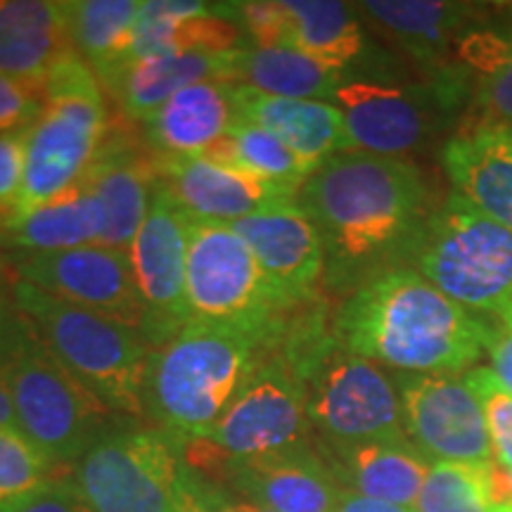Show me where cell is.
Here are the masks:
<instances>
[{
    "mask_svg": "<svg viewBox=\"0 0 512 512\" xmlns=\"http://www.w3.org/2000/svg\"><path fill=\"white\" fill-rule=\"evenodd\" d=\"M299 207L316 223L332 283L361 285L411 256L430 216L420 169L403 157L339 152L306 178Z\"/></svg>",
    "mask_w": 512,
    "mask_h": 512,
    "instance_id": "1",
    "label": "cell"
},
{
    "mask_svg": "<svg viewBox=\"0 0 512 512\" xmlns=\"http://www.w3.org/2000/svg\"><path fill=\"white\" fill-rule=\"evenodd\" d=\"M489 328L411 266L358 285L335 320L344 349L408 375H458L482 356Z\"/></svg>",
    "mask_w": 512,
    "mask_h": 512,
    "instance_id": "2",
    "label": "cell"
},
{
    "mask_svg": "<svg viewBox=\"0 0 512 512\" xmlns=\"http://www.w3.org/2000/svg\"><path fill=\"white\" fill-rule=\"evenodd\" d=\"M268 354L273 351L247 332L190 320L147 358L145 418L183 444L207 439Z\"/></svg>",
    "mask_w": 512,
    "mask_h": 512,
    "instance_id": "3",
    "label": "cell"
},
{
    "mask_svg": "<svg viewBox=\"0 0 512 512\" xmlns=\"http://www.w3.org/2000/svg\"><path fill=\"white\" fill-rule=\"evenodd\" d=\"M0 375L17 430L60 470L74 465L112 422L110 411L57 361L10 294L0 302Z\"/></svg>",
    "mask_w": 512,
    "mask_h": 512,
    "instance_id": "4",
    "label": "cell"
},
{
    "mask_svg": "<svg viewBox=\"0 0 512 512\" xmlns=\"http://www.w3.org/2000/svg\"><path fill=\"white\" fill-rule=\"evenodd\" d=\"M10 297L57 361L107 411L145 418L143 382L152 347L138 330L62 302L17 278H12Z\"/></svg>",
    "mask_w": 512,
    "mask_h": 512,
    "instance_id": "5",
    "label": "cell"
},
{
    "mask_svg": "<svg viewBox=\"0 0 512 512\" xmlns=\"http://www.w3.org/2000/svg\"><path fill=\"white\" fill-rule=\"evenodd\" d=\"M200 479L183 441L126 420L110 422L72 465L91 512H183Z\"/></svg>",
    "mask_w": 512,
    "mask_h": 512,
    "instance_id": "6",
    "label": "cell"
},
{
    "mask_svg": "<svg viewBox=\"0 0 512 512\" xmlns=\"http://www.w3.org/2000/svg\"><path fill=\"white\" fill-rule=\"evenodd\" d=\"M38 93L46 105L24 133V188L12 214L79 185L107 136L105 95L98 76L76 50L38 83Z\"/></svg>",
    "mask_w": 512,
    "mask_h": 512,
    "instance_id": "7",
    "label": "cell"
},
{
    "mask_svg": "<svg viewBox=\"0 0 512 512\" xmlns=\"http://www.w3.org/2000/svg\"><path fill=\"white\" fill-rule=\"evenodd\" d=\"M411 259L422 278L467 311L501 316L512 304V230L458 192L430 211Z\"/></svg>",
    "mask_w": 512,
    "mask_h": 512,
    "instance_id": "8",
    "label": "cell"
},
{
    "mask_svg": "<svg viewBox=\"0 0 512 512\" xmlns=\"http://www.w3.org/2000/svg\"><path fill=\"white\" fill-rule=\"evenodd\" d=\"M185 294L192 320L247 332L278 347L287 311L245 240L226 223H190Z\"/></svg>",
    "mask_w": 512,
    "mask_h": 512,
    "instance_id": "9",
    "label": "cell"
},
{
    "mask_svg": "<svg viewBox=\"0 0 512 512\" xmlns=\"http://www.w3.org/2000/svg\"><path fill=\"white\" fill-rule=\"evenodd\" d=\"M306 415L328 444L408 439L396 382L342 344L306 380Z\"/></svg>",
    "mask_w": 512,
    "mask_h": 512,
    "instance_id": "10",
    "label": "cell"
},
{
    "mask_svg": "<svg viewBox=\"0 0 512 512\" xmlns=\"http://www.w3.org/2000/svg\"><path fill=\"white\" fill-rule=\"evenodd\" d=\"M311 434L306 384L283 358L268 354L202 441L223 458L245 460L306 446Z\"/></svg>",
    "mask_w": 512,
    "mask_h": 512,
    "instance_id": "11",
    "label": "cell"
},
{
    "mask_svg": "<svg viewBox=\"0 0 512 512\" xmlns=\"http://www.w3.org/2000/svg\"><path fill=\"white\" fill-rule=\"evenodd\" d=\"M190 223V216L157 176L150 211L128 247L145 313L140 335L152 349L169 342L192 320L185 294Z\"/></svg>",
    "mask_w": 512,
    "mask_h": 512,
    "instance_id": "12",
    "label": "cell"
},
{
    "mask_svg": "<svg viewBox=\"0 0 512 512\" xmlns=\"http://www.w3.org/2000/svg\"><path fill=\"white\" fill-rule=\"evenodd\" d=\"M185 456L197 472H214L216 484L223 479L238 498L273 512H335L344 491L313 441L271 456L230 460L200 439L185 444Z\"/></svg>",
    "mask_w": 512,
    "mask_h": 512,
    "instance_id": "13",
    "label": "cell"
},
{
    "mask_svg": "<svg viewBox=\"0 0 512 512\" xmlns=\"http://www.w3.org/2000/svg\"><path fill=\"white\" fill-rule=\"evenodd\" d=\"M403 430L430 463H494L482 406L465 375H396Z\"/></svg>",
    "mask_w": 512,
    "mask_h": 512,
    "instance_id": "14",
    "label": "cell"
},
{
    "mask_svg": "<svg viewBox=\"0 0 512 512\" xmlns=\"http://www.w3.org/2000/svg\"><path fill=\"white\" fill-rule=\"evenodd\" d=\"M10 264L22 283L138 332L143 328V302L126 249L88 245L64 252L12 254Z\"/></svg>",
    "mask_w": 512,
    "mask_h": 512,
    "instance_id": "15",
    "label": "cell"
},
{
    "mask_svg": "<svg viewBox=\"0 0 512 512\" xmlns=\"http://www.w3.org/2000/svg\"><path fill=\"white\" fill-rule=\"evenodd\" d=\"M259 261L268 285L287 311L313 297L325 271V247L316 223L299 202H285L233 223Z\"/></svg>",
    "mask_w": 512,
    "mask_h": 512,
    "instance_id": "16",
    "label": "cell"
},
{
    "mask_svg": "<svg viewBox=\"0 0 512 512\" xmlns=\"http://www.w3.org/2000/svg\"><path fill=\"white\" fill-rule=\"evenodd\" d=\"M155 166L159 181L192 221L233 226L259 211L297 200V192L261 181L207 155H155Z\"/></svg>",
    "mask_w": 512,
    "mask_h": 512,
    "instance_id": "17",
    "label": "cell"
},
{
    "mask_svg": "<svg viewBox=\"0 0 512 512\" xmlns=\"http://www.w3.org/2000/svg\"><path fill=\"white\" fill-rule=\"evenodd\" d=\"M332 105L344 114L351 150L403 157L430 131L427 105L408 88L375 81H344Z\"/></svg>",
    "mask_w": 512,
    "mask_h": 512,
    "instance_id": "18",
    "label": "cell"
},
{
    "mask_svg": "<svg viewBox=\"0 0 512 512\" xmlns=\"http://www.w3.org/2000/svg\"><path fill=\"white\" fill-rule=\"evenodd\" d=\"M81 183L93 192L105 214L100 245L128 252L152 204L157 183L155 157H147L126 133L105 136Z\"/></svg>",
    "mask_w": 512,
    "mask_h": 512,
    "instance_id": "19",
    "label": "cell"
},
{
    "mask_svg": "<svg viewBox=\"0 0 512 512\" xmlns=\"http://www.w3.org/2000/svg\"><path fill=\"white\" fill-rule=\"evenodd\" d=\"M441 162L453 192L512 230V126L463 128L446 143Z\"/></svg>",
    "mask_w": 512,
    "mask_h": 512,
    "instance_id": "20",
    "label": "cell"
},
{
    "mask_svg": "<svg viewBox=\"0 0 512 512\" xmlns=\"http://www.w3.org/2000/svg\"><path fill=\"white\" fill-rule=\"evenodd\" d=\"M313 444L344 491L403 508H415L432 465L408 439L366 444H328L316 439Z\"/></svg>",
    "mask_w": 512,
    "mask_h": 512,
    "instance_id": "21",
    "label": "cell"
},
{
    "mask_svg": "<svg viewBox=\"0 0 512 512\" xmlns=\"http://www.w3.org/2000/svg\"><path fill=\"white\" fill-rule=\"evenodd\" d=\"M235 107L238 119L283 140L311 174L330 157L351 150L344 114L332 102L278 98L235 83Z\"/></svg>",
    "mask_w": 512,
    "mask_h": 512,
    "instance_id": "22",
    "label": "cell"
},
{
    "mask_svg": "<svg viewBox=\"0 0 512 512\" xmlns=\"http://www.w3.org/2000/svg\"><path fill=\"white\" fill-rule=\"evenodd\" d=\"M238 121L235 83L204 81L183 88L140 121L155 155H207Z\"/></svg>",
    "mask_w": 512,
    "mask_h": 512,
    "instance_id": "23",
    "label": "cell"
},
{
    "mask_svg": "<svg viewBox=\"0 0 512 512\" xmlns=\"http://www.w3.org/2000/svg\"><path fill=\"white\" fill-rule=\"evenodd\" d=\"M69 53L64 0H0V74L38 88Z\"/></svg>",
    "mask_w": 512,
    "mask_h": 512,
    "instance_id": "24",
    "label": "cell"
},
{
    "mask_svg": "<svg viewBox=\"0 0 512 512\" xmlns=\"http://www.w3.org/2000/svg\"><path fill=\"white\" fill-rule=\"evenodd\" d=\"M242 31L219 5L200 0H147L133 34L131 62L178 53H230Z\"/></svg>",
    "mask_w": 512,
    "mask_h": 512,
    "instance_id": "25",
    "label": "cell"
},
{
    "mask_svg": "<svg viewBox=\"0 0 512 512\" xmlns=\"http://www.w3.org/2000/svg\"><path fill=\"white\" fill-rule=\"evenodd\" d=\"M105 214L93 192L79 183L55 200L0 221V245L12 254L64 252L100 245Z\"/></svg>",
    "mask_w": 512,
    "mask_h": 512,
    "instance_id": "26",
    "label": "cell"
},
{
    "mask_svg": "<svg viewBox=\"0 0 512 512\" xmlns=\"http://www.w3.org/2000/svg\"><path fill=\"white\" fill-rule=\"evenodd\" d=\"M230 53H178L128 62L119 74L105 83L121 112L143 121L157 112L171 95L204 81L233 83Z\"/></svg>",
    "mask_w": 512,
    "mask_h": 512,
    "instance_id": "27",
    "label": "cell"
},
{
    "mask_svg": "<svg viewBox=\"0 0 512 512\" xmlns=\"http://www.w3.org/2000/svg\"><path fill=\"white\" fill-rule=\"evenodd\" d=\"M411 57L439 67L448 43L475 17V8L439 0H368L358 5Z\"/></svg>",
    "mask_w": 512,
    "mask_h": 512,
    "instance_id": "28",
    "label": "cell"
},
{
    "mask_svg": "<svg viewBox=\"0 0 512 512\" xmlns=\"http://www.w3.org/2000/svg\"><path fill=\"white\" fill-rule=\"evenodd\" d=\"M344 81V72L294 48L242 46L233 55V83L278 98L330 102Z\"/></svg>",
    "mask_w": 512,
    "mask_h": 512,
    "instance_id": "29",
    "label": "cell"
},
{
    "mask_svg": "<svg viewBox=\"0 0 512 512\" xmlns=\"http://www.w3.org/2000/svg\"><path fill=\"white\" fill-rule=\"evenodd\" d=\"M138 0H72L67 3L72 46L105 86L131 62Z\"/></svg>",
    "mask_w": 512,
    "mask_h": 512,
    "instance_id": "30",
    "label": "cell"
},
{
    "mask_svg": "<svg viewBox=\"0 0 512 512\" xmlns=\"http://www.w3.org/2000/svg\"><path fill=\"white\" fill-rule=\"evenodd\" d=\"M290 19V48L347 72L366 50L356 5L337 0H283Z\"/></svg>",
    "mask_w": 512,
    "mask_h": 512,
    "instance_id": "31",
    "label": "cell"
},
{
    "mask_svg": "<svg viewBox=\"0 0 512 512\" xmlns=\"http://www.w3.org/2000/svg\"><path fill=\"white\" fill-rule=\"evenodd\" d=\"M207 157L247 171L261 181L297 192V195L306 178L311 176L302 159L294 155L283 140L275 138L266 128L242 119L235 121L226 138L211 147Z\"/></svg>",
    "mask_w": 512,
    "mask_h": 512,
    "instance_id": "32",
    "label": "cell"
},
{
    "mask_svg": "<svg viewBox=\"0 0 512 512\" xmlns=\"http://www.w3.org/2000/svg\"><path fill=\"white\" fill-rule=\"evenodd\" d=\"M415 512H494L489 467L432 463Z\"/></svg>",
    "mask_w": 512,
    "mask_h": 512,
    "instance_id": "33",
    "label": "cell"
},
{
    "mask_svg": "<svg viewBox=\"0 0 512 512\" xmlns=\"http://www.w3.org/2000/svg\"><path fill=\"white\" fill-rule=\"evenodd\" d=\"M60 475V467L50 463L22 432L0 430V503H15Z\"/></svg>",
    "mask_w": 512,
    "mask_h": 512,
    "instance_id": "34",
    "label": "cell"
},
{
    "mask_svg": "<svg viewBox=\"0 0 512 512\" xmlns=\"http://www.w3.org/2000/svg\"><path fill=\"white\" fill-rule=\"evenodd\" d=\"M465 380L482 406L496 463L512 470V396L501 387L494 370L486 366L470 368Z\"/></svg>",
    "mask_w": 512,
    "mask_h": 512,
    "instance_id": "35",
    "label": "cell"
},
{
    "mask_svg": "<svg viewBox=\"0 0 512 512\" xmlns=\"http://www.w3.org/2000/svg\"><path fill=\"white\" fill-rule=\"evenodd\" d=\"M221 15L235 22L240 31L252 36L256 48H290V19L283 0H247L223 3Z\"/></svg>",
    "mask_w": 512,
    "mask_h": 512,
    "instance_id": "36",
    "label": "cell"
},
{
    "mask_svg": "<svg viewBox=\"0 0 512 512\" xmlns=\"http://www.w3.org/2000/svg\"><path fill=\"white\" fill-rule=\"evenodd\" d=\"M43 105L38 88L0 74V133H27L41 117Z\"/></svg>",
    "mask_w": 512,
    "mask_h": 512,
    "instance_id": "37",
    "label": "cell"
},
{
    "mask_svg": "<svg viewBox=\"0 0 512 512\" xmlns=\"http://www.w3.org/2000/svg\"><path fill=\"white\" fill-rule=\"evenodd\" d=\"M460 60L475 67L482 76L496 74L512 57V34L491 29H470L458 41Z\"/></svg>",
    "mask_w": 512,
    "mask_h": 512,
    "instance_id": "38",
    "label": "cell"
},
{
    "mask_svg": "<svg viewBox=\"0 0 512 512\" xmlns=\"http://www.w3.org/2000/svg\"><path fill=\"white\" fill-rule=\"evenodd\" d=\"M24 188V133H0V221L17 209Z\"/></svg>",
    "mask_w": 512,
    "mask_h": 512,
    "instance_id": "39",
    "label": "cell"
},
{
    "mask_svg": "<svg viewBox=\"0 0 512 512\" xmlns=\"http://www.w3.org/2000/svg\"><path fill=\"white\" fill-rule=\"evenodd\" d=\"M5 512H91L72 482V475H60L34 494L10 503Z\"/></svg>",
    "mask_w": 512,
    "mask_h": 512,
    "instance_id": "40",
    "label": "cell"
},
{
    "mask_svg": "<svg viewBox=\"0 0 512 512\" xmlns=\"http://www.w3.org/2000/svg\"><path fill=\"white\" fill-rule=\"evenodd\" d=\"M475 105L482 114V124L512 126V57L496 74L482 79Z\"/></svg>",
    "mask_w": 512,
    "mask_h": 512,
    "instance_id": "41",
    "label": "cell"
},
{
    "mask_svg": "<svg viewBox=\"0 0 512 512\" xmlns=\"http://www.w3.org/2000/svg\"><path fill=\"white\" fill-rule=\"evenodd\" d=\"M486 351L491 356V370L501 382V387L512 396V330L505 325L489 328Z\"/></svg>",
    "mask_w": 512,
    "mask_h": 512,
    "instance_id": "42",
    "label": "cell"
},
{
    "mask_svg": "<svg viewBox=\"0 0 512 512\" xmlns=\"http://www.w3.org/2000/svg\"><path fill=\"white\" fill-rule=\"evenodd\" d=\"M183 512H235L233 494H228L221 484L209 482V479L202 475L195 494H192Z\"/></svg>",
    "mask_w": 512,
    "mask_h": 512,
    "instance_id": "43",
    "label": "cell"
},
{
    "mask_svg": "<svg viewBox=\"0 0 512 512\" xmlns=\"http://www.w3.org/2000/svg\"><path fill=\"white\" fill-rule=\"evenodd\" d=\"M335 512H415V510L403 508V505L377 501V498L354 494V491H342Z\"/></svg>",
    "mask_w": 512,
    "mask_h": 512,
    "instance_id": "44",
    "label": "cell"
},
{
    "mask_svg": "<svg viewBox=\"0 0 512 512\" xmlns=\"http://www.w3.org/2000/svg\"><path fill=\"white\" fill-rule=\"evenodd\" d=\"M0 430H17L15 406H12L10 392L5 387L3 375H0Z\"/></svg>",
    "mask_w": 512,
    "mask_h": 512,
    "instance_id": "45",
    "label": "cell"
},
{
    "mask_svg": "<svg viewBox=\"0 0 512 512\" xmlns=\"http://www.w3.org/2000/svg\"><path fill=\"white\" fill-rule=\"evenodd\" d=\"M233 510L235 512H273V510L264 508V505L245 501V498H238V496H233Z\"/></svg>",
    "mask_w": 512,
    "mask_h": 512,
    "instance_id": "46",
    "label": "cell"
},
{
    "mask_svg": "<svg viewBox=\"0 0 512 512\" xmlns=\"http://www.w3.org/2000/svg\"><path fill=\"white\" fill-rule=\"evenodd\" d=\"M10 290H12V280L8 278V268H5V261L0 259V302L8 297Z\"/></svg>",
    "mask_w": 512,
    "mask_h": 512,
    "instance_id": "47",
    "label": "cell"
},
{
    "mask_svg": "<svg viewBox=\"0 0 512 512\" xmlns=\"http://www.w3.org/2000/svg\"><path fill=\"white\" fill-rule=\"evenodd\" d=\"M498 318H501V323L505 325V328H510V330H512V304H510L508 309H505Z\"/></svg>",
    "mask_w": 512,
    "mask_h": 512,
    "instance_id": "48",
    "label": "cell"
},
{
    "mask_svg": "<svg viewBox=\"0 0 512 512\" xmlns=\"http://www.w3.org/2000/svg\"><path fill=\"white\" fill-rule=\"evenodd\" d=\"M5 508H8V505H5V503H0V512H5Z\"/></svg>",
    "mask_w": 512,
    "mask_h": 512,
    "instance_id": "49",
    "label": "cell"
},
{
    "mask_svg": "<svg viewBox=\"0 0 512 512\" xmlns=\"http://www.w3.org/2000/svg\"><path fill=\"white\" fill-rule=\"evenodd\" d=\"M496 512H512V508H505V510H496Z\"/></svg>",
    "mask_w": 512,
    "mask_h": 512,
    "instance_id": "50",
    "label": "cell"
},
{
    "mask_svg": "<svg viewBox=\"0 0 512 512\" xmlns=\"http://www.w3.org/2000/svg\"><path fill=\"white\" fill-rule=\"evenodd\" d=\"M510 10H512V5H510Z\"/></svg>",
    "mask_w": 512,
    "mask_h": 512,
    "instance_id": "51",
    "label": "cell"
}]
</instances>
